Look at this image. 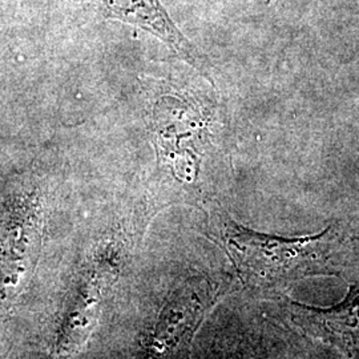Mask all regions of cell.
<instances>
[{
    "label": "cell",
    "mask_w": 359,
    "mask_h": 359,
    "mask_svg": "<svg viewBox=\"0 0 359 359\" xmlns=\"http://www.w3.org/2000/svg\"><path fill=\"white\" fill-rule=\"evenodd\" d=\"M222 238L240 276L252 287L277 290L305 278L337 273L332 262V228L316 236L283 238L228 221Z\"/></svg>",
    "instance_id": "cell-1"
},
{
    "label": "cell",
    "mask_w": 359,
    "mask_h": 359,
    "mask_svg": "<svg viewBox=\"0 0 359 359\" xmlns=\"http://www.w3.org/2000/svg\"><path fill=\"white\" fill-rule=\"evenodd\" d=\"M289 320L304 333L337 348L346 359H359V286L351 285L347 295L332 308H314L286 299Z\"/></svg>",
    "instance_id": "cell-2"
},
{
    "label": "cell",
    "mask_w": 359,
    "mask_h": 359,
    "mask_svg": "<svg viewBox=\"0 0 359 359\" xmlns=\"http://www.w3.org/2000/svg\"><path fill=\"white\" fill-rule=\"evenodd\" d=\"M86 3L100 18L145 29L189 65L201 67L198 52L181 34L160 0H86Z\"/></svg>",
    "instance_id": "cell-3"
}]
</instances>
